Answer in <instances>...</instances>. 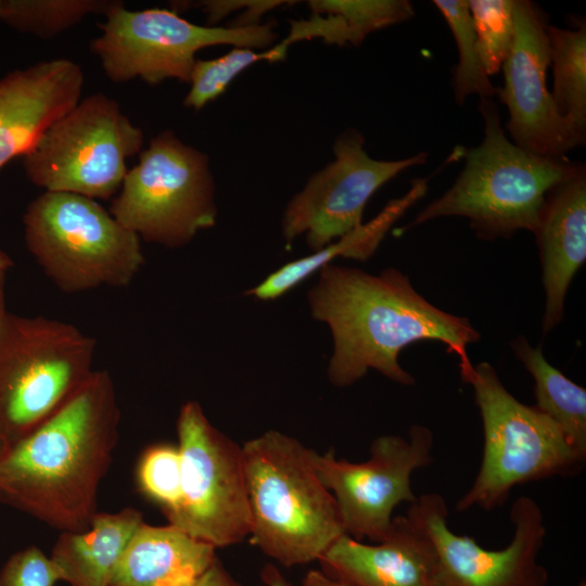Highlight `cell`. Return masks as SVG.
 I'll return each instance as SVG.
<instances>
[{
	"label": "cell",
	"mask_w": 586,
	"mask_h": 586,
	"mask_svg": "<svg viewBox=\"0 0 586 586\" xmlns=\"http://www.w3.org/2000/svg\"><path fill=\"white\" fill-rule=\"evenodd\" d=\"M308 304L313 318L331 330L328 378L337 387L356 383L370 369L413 385L416 379L400 366L399 355L421 341L444 344L458 358L464 383L473 372L468 346L481 340L480 332L466 317L431 304L397 268L373 275L329 264L319 270Z\"/></svg>",
	"instance_id": "1"
},
{
	"label": "cell",
	"mask_w": 586,
	"mask_h": 586,
	"mask_svg": "<svg viewBox=\"0 0 586 586\" xmlns=\"http://www.w3.org/2000/svg\"><path fill=\"white\" fill-rule=\"evenodd\" d=\"M119 407L105 370H93L46 421L0 459V501L61 530H86L118 440Z\"/></svg>",
	"instance_id": "2"
},
{
	"label": "cell",
	"mask_w": 586,
	"mask_h": 586,
	"mask_svg": "<svg viewBox=\"0 0 586 586\" xmlns=\"http://www.w3.org/2000/svg\"><path fill=\"white\" fill-rule=\"evenodd\" d=\"M484 137L462 149L464 166L455 182L430 202L408 230L441 217H464L480 240L510 239L520 230L534 233L550 189L569 176L578 162L531 153L506 135L496 103L481 98Z\"/></svg>",
	"instance_id": "3"
},
{
	"label": "cell",
	"mask_w": 586,
	"mask_h": 586,
	"mask_svg": "<svg viewBox=\"0 0 586 586\" xmlns=\"http://www.w3.org/2000/svg\"><path fill=\"white\" fill-rule=\"evenodd\" d=\"M242 453L251 544L284 566L318 560L345 531L316 472L314 450L270 430L244 443Z\"/></svg>",
	"instance_id": "4"
},
{
	"label": "cell",
	"mask_w": 586,
	"mask_h": 586,
	"mask_svg": "<svg viewBox=\"0 0 586 586\" xmlns=\"http://www.w3.org/2000/svg\"><path fill=\"white\" fill-rule=\"evenodd\" d=\"M468 384L483 425V456L472 486L456 510L502 506L512 488L553 476H573L585 462L561 428L535 405L519 402L487 361L473 367Z\"/></svg>",
	"instance_id": "5"
},
{
	"label": "cell",
	"mask_w": 586,
	"mask_h": 586,
	"mask_svg": "<svg viewBox=\"0 0 586 586\" xmlns=\"http://www.w3.org/2000/svg\"><path fill=\"white\" fill-rule=\"evenodd\" d=\"M23 224L28 251L67 293L126 286L144 264L139 237L84 195L46 191Z\"/></svg>",
	"instance_id": "6"
},
{
	"label": "cell",
	"mask_w": 586,
	"mask_h": 586,
	"mask_svg": "<svg viewBox=\"0 0 586 586\" xmlns=\"http://www.w3.org/2000/svg\"><path fill=\"white\" fill-rule=\"evenodd\" d=\"M95 341L73 324L8 311L0 333V437L10 446L93 372Z\"/></svg>",
	"instance_id": "7"
},
{
	"label": "cell",
	"mask_w": 586,
	"mask_h": 586,
	"mask_svg": "<svg viewBox=\"0 0 586 586\" xmlns=\"http://www.w3.org/2000/svg\"><path fill=\"white\" fill-rule=\"evenodd\" d=\"M111 215L140 240L167 247L189 243L216 224L208 156L165 130L127 171Z\"/></svg>",
	"instance_id": "8"
},
{
	"label": "cell",
	"mask_w": 586,
	"mask_h": 586,
	"mask_svg": "<svg viewBox=\"0 0 586 586\" xmlns=\"http://www.w3.org/2000/svg\"><path fill=\"white\" fill-rule=\"evenodd\" d=\"M91 42L107 78L189 82L198 51L217 44L265 50L278 38L275 24L201 26L167 9L131 11L113 1Z\"/></svg>",
	"instance_id": "9"
},
{
	"label": "cell",
	"mask_w": 586,
	"mask_h": 586,
	"mask_svg": "<svg viewBox=\"0 0 586 586\" xmlns=\"http://www.w3.org/2000/svg\"><path fill=\"white\" fill-rule=\"evenodd\" d=\"M144 135L119 104L98 92L80 100L23 155L27 178L50 192L106 200L119 191L126 161Z\"/></svg>",
	"instance_id": "10"
},
{
	"label": "cell",
	"mask_w": 586,
	"mask_h": 586,
	"mask_svg": "<svg viewBox=\"0 0 586 586\" xmlns=\"http://www.w3.org/2000/svg\"><path fill=\"white\" fill-rule=\"evenodd\" d=\"M180 498L168 524L214 548L249 537L252 519L242 447L208 421L198 402L177 420Z\"/></svg>",
	"instance_id": "11"
},
{
	"label": "cell",
	"mask_w": 586,
	"mask_h": 586,
	"mask_svg": "<svg viewBox=\"0 0 586 586\" xmlns=\"http://www.w3.org/2000/svg\"><path fill=\"white\" fill-rule=\"evenodd\" d=\"M433 441L429 428L413 424L408 437H377L364 462L337 459L332 449L323 455L314 451L316 472L335 499L345 534L373 543L388 535L394 509L418 497L411 488V475L432 463Z\"/></svg>",
	"instance_id": "12"
},
{
	"label": "cell",
	"mask_w": 586,
	"mask_h": 586,
	"mask_svg": "<svg viewBox=\"0 0 586 586\" xmlns=\"http://www.w3.org/2000/svg\"><path fill=\"white\" fill-rule=\"evenodd\" d=\"M333 155L288 203L281 222L288 246L305 234L308 247L316 252L358 228L368 201L382 186L428 160L426 152L393 161L373 158L355 128L336 137Z\"/></svg>",
	"instance_id": "13"
},
{
	"label": "cell",
	"mask_w": 586,
	"mask_h": 586,
	"mask_svg": "<svg viewBox=\"0 0 586 586\" xmlns=\"http://www.w3.org/2000/svg\"><path fill=\"white\" fill-rule=\"evenodd\" d=\"M425 530L437 552L447 586H546L548 572L538 562L546 527L539 505L518 497L510 509L513 536L502 549L483 548L473 537L447 525L448 508L437 493L423 494L407 512Z\"/></svg>",
	"instance_id": "14"
},
{
	"label": "cell",
	"mask_w": 586,
	"mask_h": 586,
	"mask_svg": "<svg viewBox=\"0 0 586 586\" xmlns=\"http://www.w3.org/2000/svg\"><path fill=\"white\" fill-rule=\"evenodd\" d=\"M514 40L502 65L504 86L497 89L507 106L511 141L531 153L561 158L585 143L586 133L561 116L547 88L550 66L548 22L528 0H513Z\"/></svg>",
	"instance_id": "15"
},
{
	"label": "cell",
	"mask_w": 586,
	"mask_h": 586,
	"mask_svg": "<svg viewBox=\"0 0 586 586\" xmlns=\"http://www.w3.org/2000/svg\"><path fill=\"white\" fill-rule=\"evenodd\" d=\"M318 561L327 575L353 586H447L431 538L408 513L393 518L383 540L344 534Z\"/></svg>",
	"instance_id": "16"
},
{
	"label": "cell",
	"mask_w": 586,
	"mask_h": 586,
	"mask_svg": "<svg viewBox=\"0 0 586 586\" xmlns=\"http://www.w3.org/2000/svg\"><path fill=\"white\" fill-rule=\"evenodd\" d=\"M84 73L67 59L43 61L0 79V168L24 155L79 101Z\"/></svg>",
	"instance_id": "17"
},
{
	"label": "cell",
	"mask_w": 586,
	"mask_h": 586,
	"mask_svg": "<svg viewBox=\"0 0 586 586\" xmlns=\"http://www.w3.org/2000/svg\"><path fill=\"white\" fill-rule=\"evenodd\" d=\"M542 264L546 335L563 319L569 286L586 262V169L581 162L548 192L534 231Z\"/></svg>",
	"instance_id": "18"
},
{
	"label": "cell",
	"mask_w": 586,
	"mask_h": 586,
	"mask_svg": "<svg viewBox=\"0 0 586 586\" xmlns=\"http://www.w3.org/2000/svg\"><path fill=\"white\" fill-rule=\"evenodd\" d=\"M215 549L170 524L143 522L116 563L109 586H194L217 559Z\"/></svg>",
	"instance_id": "19"
},
{
	"label": "cell",
	"mask_w": 586,
	"mask_h": 586,
	"mask_svg": "<svg viewBox=\"0 0 586 586\" xmlns=\"http://www.w3.org/2000/svg\"><path fill=\"white\" fill-rule=\"evenodd\" d=\"M429 178H415L409 190L390 201L370 221L310 255L292 260L270 273L245 294L260 301L278 298L337 257L365 262L372 257L392 226L429 190Z\"/></svg>",
	"instance_id": "20"
},
{
	"label": "cell",
	"mask_w": 586,
	"mask_h": 586,
	"mask_svg": "<svg viewBox=\"0 0 586 586\" xmlns=\"http://www.w3.org/2000/svg\"><path fill=\"white\" fill-rule=\"evenodd\" d=\"M142 513L126 508L114 513L97 512L89 526L62 532L51 558L71 586H109L112 572L130 538L143 523Z\"/></svg>",
	"instance_id": "21"
},
{
	"label": "cell",
	"mask_w": 586,
	"mask_h": 586,
	"mask_svg": "<svg viewBox=\"0 0 586 586\" xmlns=\"http://www.w3.org/2000/svg\"><path fill=\"white\" fill-rule=\"evenodd\" d=\"M307 18L290 22L283 41L321 39L339 47H359L368 35L409 21L415 9L407 0H310Z\"/></svg>",
	"instance_id": "22"
},
{
	"label": "cell",
	"mask_w": 586,
	"mask_h": 586,
	"mask_svg": "<svg viewBox=\"0 0 586 586\" xmlns=\"http://www.w3.org/2000/svg\"><path fill=\"white\" fill-rule=\"evenodd\" d=\"M509 345L534 379L535 406L551 418L572 446L586 457V390L553 367L542 345H532L524 335L515 336Z\"/></svg>",
	"instance_id": "23"
},
{
	"label": "cell",
	"mask_w": 586,
	"mask_h": 586,
	"mask_svg": "<svg viewBox=\"0 0 586 586\" xmlns=\"http://www.w3.org/2000/svg\"><path fill=\"white\" fill-rule=\"evenodd\" d=\"M575 22V28L547 27L553 74L550 93L558 113L586 133V23Z\"/></svg>",
	"instance_id": "24"
},
{
	"label": "cell",
	"mask_w": 586,
	"mask_h": 586,
	"mask_svg": "<svg viewBox=\"0 0 586 586\" xmlns=\"http://www.w3.org/2000/svg\"><path fill=\"white\" fill-rule=\"evenodd\" d=\"M433 4L446 21L458 49V64L453 75L456 102L462 104L468 97L474 94L480 99H492L497 88L481 62L468 0H434Z\"/></svg>",
	"instance_id": "25"
},
{
	"label": "cell",
	"mask_w": 586,
	"mask_h": 586,
	"mask_svg": "<svg viewBox=\"0 0 586 586\" xmlns=\"http://www.w3.org/2000/svg\"><path fill=\"white\" fill-rule=\"evenodd\" d=\"M113 1L2 0L1 22L22 33L51 38L89 14H104Z\"/></svg>",
	"instance_id": "26"
},
{
	"label": "cell",
	"mask_w": 586,
	"mask_h": 586,
	"mask_svg": "<svg viewBox=\"0 0 586 586\" xmlns=\"http://www.w3.org/2000/svg\"><path fill=\"white\" fill-rule=\"evenodd\" d=\"M289 46L282 40L268 49L255 51L232 47L230 51L212 60L196 59L184 106L200 111L221 95L228 86L247 67L260 61L278 62L286 56Z\"/></svg>",
	"instance_id": "27"
},
{
	"label": "cell",
	"mask_w": 586,
	"mask_h": 586,
	"mask_svg": "<svg viewBox=\"0 0 586 586\" xmlns=\"http://www.w3.org/2000/svg\"><path fill=\"white\" fill-rule=\"evenodd\" d=\"M477 51L487 76L496 75L514 40L513 0H469Z\"/></svg>",
	"instance_id": "28"
},
{
	"label": "cell",
	"mask_w": 586,
	"mask_h": 586,
	"mask_svg": "<svg viewBox=\"0 0 586 586\" xmlns=\"http://www.w3.org/2000/svg\"><path fill=\"white\" fill-rule=\"evenodd\" d=\"M142 492L160 504L165 513L173 510L180 498L181 463L177 446L158 444L150 447L138 467Z\"/></svg>",
	"instance_id": "29"
},
{
	"label": "cell",
	"mask_w": 586,
	"mask_h": 586,
	"mask_svg": "<svg viewBox=\"0 0 586 586\" xmlns=\"http://www.w3.org/2000/svg\"><path fill=\"white\" fill-rule=\"evenodd\" d=\"M61 581V569L36 546L12 555L0 571V586H54Z\"/></svg>",
	"instance_id": "30"
},
{
	"label": "cell",
	"mask_w": 586,
	"mask_h": 586,
	"mask_svg": "<svg viewBox=\"0 0 586 586\" xmlns=\"http://www.w3.org/2000/svg\"><path fill=\"white\" fill-rule=\"evenodd\" d=\"M194 586H240V584L234 581L219 560L216 559Z\"/></svg>",
	"instance_id": "31"
},
{
	"label": "cell",
	"mask_w": 586,
	"mask_h": 586,
	"mask_svg": "<svg viewBox=\"0 0 586 586\" xmlns=\"http://www.w3.org/2000/svg\"><path fill=\"white\" fill-rule=\"evenodd\" d=\"M302 586H353L340 579L330 577L322 570H310L303 579Z\"/></svg>",
	"instance_id": "32"
},
{
	"label": "cell",
	"mask_w": 586,
	"mask_h": 586,
	"mask_svg": "<svg viewBox=\"0 0 586 586\" xmlns=\"http://www.w3.org/2000/svg\"><path fill=\"white\" fill-rule=\"evenodd\" d=\"M260 576L267 586H291L279 569L272 564H266L260 572Z\"/></svg>",
	"instance_id": "33"
},
{
	"label": "cell",
	"mask_w": 586,
	"mask_h": 586,
	"mask_svg": "<svg viewBox=\"0 0 586 586\" xmlns=\"http://www.w3.org/2000/svg\"><path fill=\"white\" fill-rule=\"evenodd\" d=\"M4 283H5V275H1L0 276V333H1V330H2L4 319H5L7 314H8V310L5 308Z\"/></svg>",
	"instance_id": "34"
},
{
	"label": "cell",
	"mask_w": 586,
	"mask_h": 586,
	"mask_svg": "<svg viewBox=\"0 0 586 586\" xmlns=\"http://www.w3.org/2000/svg\"><path fill=\"white\" fill-rule=\"evenodd\" d=\"M13 266V260L3 250L0 249V276L5 275Z\"/></svg>",
	"instance_id": "35"
},
{
	"label": "cell",
	"mask_w": 586,
	"mask_h": 586,
	"mask_svg": "<svg viewBox=\"0 0 586 586\" xmlns=\"http://www.w3.org/2000/svg\"><path fill=\"white\" fill-rule=\"evenodd\" d=\"M10 445L0 437V459L4 456V454L8 451Z\"/></svg>",
	"instance_id": "36"
},
{
	"label": "cell",
	"mask_w": 586,
	"mask_h": 586,
	"mask_svg": "<svg viewBox=\"0 0 586 586\" xmlns=\"http://www.w3.org/2000/svg\"><path fill=\"white\" fill-rule=\"evenodd\" d=\"M578 586H586V583H585V581H584V579H583V581H581V582H579V584H578Z\"/></svg>",
	"instance_id": "37"
},
{
	"label": "cell",
	"mask_w": 586,
	"mask_h": 586,
	"mask_svg": "<svg viewBox=\"0 0 586 586\" xmlns=\"http://www.w3.org/2000/svg\"><path fill=\"white\" fill-rule=\"evenodd\" d=\"M1 3H2V0H0V22H1Z\"/></svg>",
	"instance_id": "38"
}]
</instances>
